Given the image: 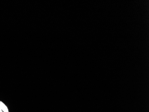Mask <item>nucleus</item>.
<instances>
[{"mask_svg":"<svg viewBox=\"0 0 149 112\" xmlns=\"http://www.w3.org/2000/svg\"><path fill=\"white\" fill-rule=\"evenodd\" d=\"M0 108L3 112H9L7 106L2 101H0Z\"/></svg>","mask_w":149,"mask_h":112,"instance_id":"1","label":"nucleus"},{"mask_svg":"<svg viewBox=\"0 0 149 112\" xmlns=\"http://www.w3.org/2000/svg\"><path fill=\"white\" fill-rule=\"evenodd\" d=\"M0 112H3V111H2V109H1V108H0Z\"/></svg>","mask_w":149,"mask_h":112,"instance_id":"2","label":"nucleus"}]
</instances>
